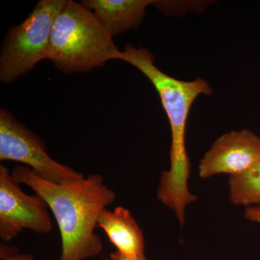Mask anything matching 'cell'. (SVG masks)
<instances>
[{"mask_svg": "<svg viewBox=\"0 0 260 260\" xmlns=\"http://www.w3.org/2000/svg\"><path fill=\"white\" fill-rule=\"evenodd\" d=\"M12 175L19 184L29 186L47 203L56 220L61 236L59 260H86L103 249L95 233L99 215L116 200V194L99 174L81 181L60 184L45 180L26 166H17Z\"/></svg>", "mask_w": 260, "mask_h": 260, "instance_id": "1", "label": "cell"}, {"mask_svg": "<svg viewBox=\"0 0 260 260\" xmlns=\"http://www.w3.org/2000/svg\"><path fill=\"white\" fill-rule=\"evenodd\" d=\"M119 60L140 70L156 89L167 113L171 131L170 168L160 175L157 197L170 209L184 210L198 200L189 189L191 165L186 149V128L193 103L200 95H210L213 90L203 78L184 81L169 76L155 65L154 56L145 48L131 44L120 51Z\"/></svg>", "mask_w": 260, "mask_h": 260, "instance_id": "2", "label": "cell"}, {"mask_svg": "<svg viewBox=\"0 0 260 260\" xmlns=\"http://www.w3.org/2000/svg\"><path fill=\"white\" fill-rule=\"evenodd\" d=\"M120 50L91 10L68 0L53 25L48 59L64 74L89 73L118 59Z\"/></svg>", "mask_w": 260, "mask_h": 260, "instance_id": "3", "label": "cell"}, {"mask_svg": "<svg viewBox=\"0 0 260 260\" xmlns=\"http://www.w3.org/2000/svg\"><path fill=\"white\" fill-rule=\"evenodd\" d=\"M68 0H41L30 15L10 28L0 54V80L10 84L48 59L55 19Z\"/></svg>", "mask_w": 260, "mask_h": 260, "instance_id": "4", "label": "cell"}, {"mask_svg": "<svg viewBox=\"0 0 260 260\" xmlns=\"http://www.w3.org/2000/svg\"><path fill=\"white\" fill-rule=\"evenodd\" d=\"M0 160L20 162L42 179L56 184H73L85 178L51 158L44 142L5 109L0 110Z\"/></svg>", "mask_w": 260, "mask_h": 260, "instance_id": "5", "label": "cell"}, {"mask_svg": "<svg viewBox=\"0 0 260 260\" xmlns=\"http://www.w3.org/2000/svg\"><path fill=\"white\" fill-rule=\"evenodd\" d=\"M8 168L0 165V238L9 242L28 229L49 234L53 225L49 206L39 194L22 190Z\"/></svg>", "mask_w": 260, "mask_h": 260, "instance_id": "6", "label": "cell"}, {"mask_svg": "<svg viewBox=\"0 0 260 260\" xmlns=\"http://www.w3.org/2000/svg\"><path fill=\"white\" fill-rule=\"evenodd\" d=\"M260 162V137L248 129L225 133L214 142L200 160L202 179L218 174L237 175Z\"/></svg>", "mask_w": 260, "mask_h": 260, "instance_id": "7", "label": "cell"}, {"mask_svg": "<svg viewBox=\"0 0 260 260\" xmlns=\"http://www.w3.org/2000/svg\"><path fill=\"white\" fill-rule=\"evenodd\" d=\"M153 0H85L81 3L96 15L112 37L136 29Z\"/></svg>", "mask_w": 260, "mask_h": 260, "instance_id": "8", "label": "cell"}, {"mask_svg": "<svg viewBox=\"0 0 260 260\" xmlns=\"http://www.w3.org/2000/svg\"><path fill=\"white\" fill-rule=\"evenodd\" d=\"M97 226L107 234L116 251L134 257L145 256L144 234L129 210L121 206L114 210L104 209Z\"/></svg>", "mask_w": 260, "mask_h": 260, "instance_id": "9", "label": "cell"}, {"mask_svg": "<svg viewBox=\"0 0 260 260\" xmlns=\"http://www.w3.org/2000/svg\"><path fill=\"white\" fill-rule=\"evenodd\" d=\"M229 200L246 208L260 205V162L245 172L230 176Z\"/></svg>", "mask_w": 260, "mask_h": 260, "instance_id": "10", "label": "cell"}, {"mask_svg": "<svg viewBox=\"0 0 260 260\" xmlns=\"http://www.w3.org/2000/svg\"><path fill=\"white\" fill-rule=\"evenodd\" d=\"M19 249L16 246H8L5 243L0 244V258L1 259H8L19 254Z\"/></svg>", "mask_w": 260, "mask_h": 260, "instance_id": "11", "label": "cell"}, {"mask_svg": "<svg viewBox=\"0 0 260 260\" xmlns=\"http://www.w3.org/2000/svg\"><path fill=\"white\" fill-rule=\"evenodd\" d=\"M244 218L251 222L260 224V205L246 208Z\"/></svg>", "mask_w": 260, "mask_h": 260, "instance_id": "12", "label": "cell"}, {"mask_svg": "<svg viewBox=\"0 0 260 260\" xmlns=\"http://www.w3.org/2000/svg\"><path fill=\"white\" fill-rule=\"evenodd\" d=\"M110 258L111 260H148L145 257V256L134 257V256H129L121 254V253L118 251L111 253Z\"/></svg>", "mask_w": 260, "mask_h": 260, "instance_id": "13", "label": "cell"}, {"mask_svg": "<svg viewBox=\"0 0 260 260\" xmlns=\"http://www.w3.org/2000/svg\"><path fill=\"white\" fill-rule=\"evenodd\" d=\"M1 260H37L34 255L30 254H19L13 256V257L8 258V259Z\"/></svg>", "mask_w": 260, "mask_h": 260, "instance_id": "14", "label": "cell"}]
</instances>
